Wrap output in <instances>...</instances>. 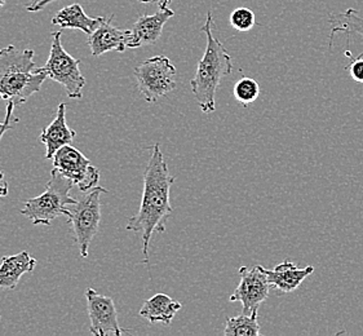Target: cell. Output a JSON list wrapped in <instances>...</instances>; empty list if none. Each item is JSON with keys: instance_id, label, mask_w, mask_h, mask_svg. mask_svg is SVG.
Segmentation results:
<instances>
[{"instance_id": "1", "label": "cell", "mask_w": 363, "mask_h": 336, "mask_svg": "<svg viewBox=\"0 0 363 336\" xmlns=\"http://www.w3.org/2000/svg\"><path fill=\"white\" fill-rule=\"evenodd\" d=\"M174 177L169 174L164 155L160 144L152 147V155L146 166L144 175V190L141 203L136 215L128 220L127 230L141 233L144 263L149 265V245L153 233H163L166 223L172 215L174 208L169 201L171 186Z\"/></svg>"}, {"instance_id": "2", "label": "cell", "mask_w": 363, "mask_h": 336, "mask_svg": "<svg viewBox=\"0 0 363 336\" xmlns=\"http://www.w3.org/2000/svg\"><path fill=\"white\" fill-rule=\"evenodd\" d=\"M212 12H207L202 33L207 38L203 57L199 60L194 78L190 81L191 92L201 110L208 114L216 110V92L221 79L233 72L232 56L213 34Z\"/></svg>"}, {"instance_id": "3", "label": "cell", "mask_w": 363, "mask_h": 336, "mask_svg": "<svg viewBox=\"0 0 363 336\" xmlns=\"http://www.w3.org/2000/svg\"><path fill=\"white\" fill-rule=\"evenodd\" d=\"M48 74L34 62V51L15 45L0 48V100L26 103L40 91Z\"/></svg>"}, {"instance_id": "4", "label": "cell", "mask_w": 363, "mask_h": 336, "mask_svg": "<svg viewBox=\"0 0 363 336\" xmlns=\"http://www.w3.org/2000/svg\"><path fill=\"white\" fill-rule=\"evenodd\" d=\"M74 185L75 184L70 179L61 175L53 168L44 193L39 197L29 199L23 206L21 215L26 216L34 225L42 224L50 227L52 221L60 216H66L69 221L72 213L67 206L77 203V199L70 196Z\"/></svg>"}, {"instance_id": "5", "label": "cell", "mask_w": 363, "mask_h": 336, "mask_svg": "<svg viewBox=\"0 0 363 336\" xmlns=\"http://www.w3.org/2000/svg\"><path fill=\"white\" fill-rule=\"evenodd\" d=\"M106 191L105 188L97 185L77 201V203L67 206L72 213L67 223L73 224L74 241L78 245L80 257L83 259L87 257L89 246L99 232L101 223L100 196Z\"/></svg>"}, {"instance_id": "6", "label": "cell", "mask_w": 363, "mask_h": 336, "mask_svg": "<svg viewBox=\"0 0 363 336\" xmlns=\"http://www.w3.org/2000/svg\"><path fill=\"white\" fill-rule=\"evenodd\" d=\"M61 35L62 31L52 33L51 52L43 69L50 79L57 82L65 88L66 95L70 99L79 100L83 96L86 78L80 73V60L74 59L64 50Z\"/></svg>"}, {"instance_id": "7", "label": "cell", "mask_w": 363, "mask_h": 336, "mask_svg": "<svg viewBox=\"0 0 363 336\" xmlns=\"http://www.w3.org/2000/svg\"><path fill=\"white\" fill-rule=\"evenodd\" d=\"M176 74V67L166 56L145 60L135 67L138 91L147 103H157L174 92L177 87Z\"/></svg>"}, {"instance_id": "8", "label": "cell", "mask_w": 363, "mask_h": 336, "mask_svg": "<svg viewBox=\"0 0 363 336\" xmlns=\"http://www.w3.org/2000/svg\"><path fill=\"white\" fill-rule=\"evenodd\" d=\"M53 168L61 175L70 179L80 191L87 193L97 186L100 181V171L91 163L87 157L72 145L58 149L53 155Z\"/></svg>"}, {"instance_id": "9", "label": "cell", "mask_w": 363, "mask_h": 336, "mask_svg": "<svg viewBox=\"0 0 363 336\" xmlns=\"http://www.w3.org/2000/svg\"><path fill=\"white\" fill-rule=\"evenodd\" d=\"M240 282L230 296V301H240L243 307L245 315L257 312L265 300L268 299L270 291L267 273L262 271V265H255L252 268H240Z\"/></svg>"}, {"instance_id": "10", "label": "cell", "mask_w": 363, "mask_h": 336, "mask_svg": "<svg viewBox=\"0 0 363 336\" xmlns=\"http://www.w3.org/2000/svg\"><path fill=\"white\" fill-rule=\"evenodd\" d=\"M86 299L91 321L89 331L92 335L106 336L113 334L122 336L127 332L119 326L114 300L96 293L94 289H88L86 291Z\"/></svg>"}, {"instance_id": "11", "label": "cell", "mask_w": 363, "mask_h": 336, "mask_svg": "<svg viewBox=\"0 0 363 336\" xmlns=\"http://www.w3.org/2000/svg\"><path fill=\"white\" fill-rule=\"evenodd\" d=\"M114 15L104 17L101 23L88 35V45L94 57H99L110 51L124 52L130 48L132 30H121L113 26Z\"/></svg>"}, {"instance_id": "12", "label": "cell", "mask_w": 363, "mask_h": 336, "mask_svg": "<svg viewBox=\"0 0 363 336\" xmlns=\"http://www.w3.org/2000/svg\"><path fill=\"white\" fill-rule=\"evenodd\" d=\"M174 12L172 9H160L153 16H140L132 28V42L130 48H138L143 45H152L157 43L164 25L172 18Z\"/></svg>"}, {"instance_id": "13", "label": "cell", "mask_w": 363, "mask_h": 336, "mask_svg": "<svg viewBox=\"0 0 363 336\" xmlns=\"http://www.w3.org/2000/svg\"><path fill=\"white\" fill-rule=\"evenodd\" d=\"M262 271L268 276L270 287L277 289L281 293H290L298 290L304 279L314 273V267L308 265L306 268H298L296 264L286 260L284 263L278 264L272 271L265 268H262Z\"/></svg>"}, {"instance_id": "14", "label": "cell", "mask_w": 363, "mask_h": 336, "mask_svg": "<svg viewBox=\"0 0 363 336\" xmlns=\"http://www.w3.org/2000/svg\"><path fill=\"white\" fill-rule=\"evenodd\" d=\"M75 131L70 130L66 125V105L60 103L57 108L56 117L52 121L51 125L45 127L39 141L45 145V158L52 159L53 155L57 153L58 149L65 145H70L75 138Z\"/></svg>"}, {"instance_id": "15", "label": "cell", "mask_w": 363, "mask_h": 336, "mask_svg": "<svg viewBox=\"0 0 363 336\" xmlns=\"http://www.w3.org/2000/svg\"><path fill=\"white\" fill-rule=\"evenodd\" d=\"M35 267L37 260L26 251L16 255L3 256L0 263V289L15 290L22 276L31 273Z\"/></svg>"}, {"instance_id": "16", "label": "cell", "mask_w": 363, "mask_h": 336, "mask_svg": "<svg viewBox=\"0 0 363 336\" xmlns=\"http://www.w3.org/2000/svg\"><path fill=\"white\" fill-rule=\"evenodd\" d=\"M182 308V304L180 301L169 298L166 293H157L143 304L140 309V315L150 323L160 322L166 326H169L174 315Z\"/></svg>"}, {"instance_id": "17", "label": "cell", "mask_w": 363, "mask_h": 336, "mask_svg": "<svg viewBox=\"0 0 363 336\" xmlns=\"http://www.w3.org/2000/svg\"><path fill=\"white\" fill-rule=\"evenodd\" d=\"M102 20L104 17H89L80 4H73L60 9L52 18V25L62 29L82 30L89 35L101 23Z\"/></svg>"}, {"instance_id": "18", "label": "cell", "mask_w": 363, "mask_h": 336, "mask_svg": "<svg viewBox=\"0 0 363 336\" xmlns=\"http://www.w3.org/2000/svg\"><path fill=\"white\" fill-rule=\"evenodd\" d=\"M330 25H331V33H330V47H333V40L337 33H345L348 39L352 34H358L363 38V17L359 16V12L354 8H349L342 13L330 15ZM358 57H363L362 53H359Z\"/></svg>"}, {"instance_id": "19", "label": "cell", "mask_w": 363, "mask_h": 336, "mask_svg": "<svg viewBox=\"0 0 363 336\" xmlns=\"http://www.w3.org/2000/svg\"><path fill=\"white\" fill-rule=\"evenodd\" d=\"M225 336H259L260 325H259V310L251 315L242 313L235 317L226 318Z\"/></svg>"}, {"instance_id": "20", "label": "cell", "mask_w": 363, "mask_h": 336, "mask_svg": "<svg viewBox=\"0 0 363 336\" xmlns=\"http://www.w3.org/2000/svg\"><path fill=\"white\" fill-rule=\"evenodd\" d=\"M233 95L240 105L247 108L248 105L254 103L259 99L260 86L257 82L255 81L254 78L242 77L233 88Z\"/></svg>"}, {"instance_id": "21", "label": "cell", "mask_w": 363, "mask_h": 336, "mask_svg": "<svg viewBox=\"0 0 363 336\" xmlns=\"http://www.w3.org/2000/svg\"><path fill=\"white\" fill-rule=\"evenodd\" d=\"M229 22L233 29L238 30L240 33H246L254 28L256 17L250 8L240 7L234 9L230 13Z\"/></svg>"}, {"instance_id": "22", "label": "cell", "mask_w": 363, "mask_h": 336, "mask_svg": "<svg viewBox=\"0 0 363 336\" xmlns=\"http://www.w3.org/2000/svg\"><path fill=\"white\" fill-rule=\"evenodd\" d=\"M15 106V103H12V101H8L6 119H4V122H0V140L3 139V136H4L6 132L12 130V128L15 127V125L18 123V121H20L18 118L16 117L15 113H13Z\"/></svg>"}, {"instance_id": "23", "label": "cell", "mask_w": 363, "mask_h": 336, "mask_svg": "<svg viewBox=\"0 0 363 336\" xmlns=\"http://www.w3.org/2000/svg\"><path fill=\"white\" fill-rule=\"evenodd\" d=\"M347 70L353 81L363 83V57L362 59L357 57L356 60H352Z\"/></svg>"}, {"instance_id": "24", "label": "cell", "mask_w": 363, "mask_h": 336, "mask_svg": "<svg viewBox=\"0 0 363 336\" xmlns=\"http://www.w3.org/2000/svg\"><path fill=\"white\" fill-rule=\"evenodd\" d=\"M53 1H56V0H37V1H34V3L28 4L26 9H28L29 12H39V11H42V9L47 7L48 4L53 3Z\"/></svg>"}, {"instance_id": "25", "label": "cell", "mask_w": 363, "mask_h": 336, "mask_svg": "<svg viewBox=\"0 0 363 336\" xmlns=\"http://www.w3.org/2000/svg\"><path fill=\"white\" fill-rule=\"evenodd\" d=\"M140 3H144V4H149V3H157L160 9H167L171 6L172 0H138Z\"/></svg>"}, {"instance_id": "26", "label": "cell", "mask_w": 363, "mask_h": 336, "mask_svg": "<svg viewBox=\"0 0 363 336\" xmlns=\"http://www.w3.org/2000/svg\"><path fill=\"white\" fill-rule=\"evenodd\" d=\"M8 196V184L4 181V175L3 172H0V198Z\"/></svg>"}, {"instance_id": "27", "label": "cell", "mask_w": 363, "mask_h": 336, "mask_svg": "<svg viewBox=\"0 0 363 336\" xmlns=\"http://www.w3.org/2000/svg\"><path fill=\"white\" fill-rule=\"evenodd\" d=\"M6 4V0H0V8L3 7Z\"/></svg>"}]
</instances>
